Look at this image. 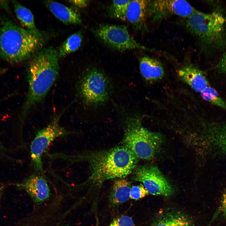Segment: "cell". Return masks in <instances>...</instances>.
I'll use <instances>...</instances> for the list:
<instances>
[{"label": "cell", "instance_id": "484cf974", "mask_svg": "<svg viewBox=\"0 0 226 226\" xmlns=\"http://www.w3.org/2000/svg\"><path fill=\"white\" fill-rule=\"evenodd\" d=\"M89 1L84 0H70L69 2L76 7L79 8H85L88 5Z\"/></svg>", "mask_w": 226, "mask_h": 226}, {"label": "cell", "instance_id": "f1b7e54d", "mask_svg": "<svg viewBox=\"0 0 226 226\" xmlns=\"http://www.w3.org/2000/svg\"><path fill=\"white\" fill-rule=\"evenodd\" d=\"M185 226H195V224L193 223V222H192L189 224L185 225Z\"/></svg>", "mask_w": 226, "mask_h": 226}, {"label": "cell", "instance_id": "d6986e66", "mask_svg": "<svg viewBox=\"0 0 226 226\" xmlns=\"http://www.w3.org/2000/svg\"><path fill=\"white\" fill-rule=\"evenodd\" d=\"M83 35L80 31L69 35L62 44L57 51L59 58H63L77 50L81 46Z\"/></svg>", "mask_w": 226, "mask_h": 226}, {"label": "cell", "instance_id": "9a60e30c", "mask_svg": "<svg viewBox=\"0 0 226 226\" xmlns=\"http://www.w3.org/2000/svg\"><path fill=\"white\" fill-rule=\"evenodd\" d=\"M46 6L53 14L65 24H80L82 19L79 13L61 3L52 1L45 2Z\"/></svg>", "mask_w": 226, "mask_h": 226}, {"label": "cell", "instance_id": "ba28073f", "mask_svg": "<svg viewBox=\"0 0 226 226\" xmlns=\"http://www.w3.org/2000/svg\"><path fill=\"white\" fill-rule=\"evenodd\" d=\"M96 36L107 46L119 51L135 49L152 51L137 42L124 25L102 24L94 31Z\"/></svg>", "mask_w": 226, "mask_h": 226}, {"label": "cell", "instance_id": "d4e9b609", "mask_svg": "<svg viewBox=\"0 0 226 226\" xmlns=\"http://www.w3.org/2000/svg\"><path fill=\"white\" fill-rule=\"evenodd\" d=\"M218 210L219 214L226 220V189L223 192L220 201V205Z\"/></svg>", "mask_w": 226, "mask_h": 226}, {"label": "cell", "instance_id": "5b68a950", "mask_svg": "<svg viewBox=\"0 0 226 226\" xmlns=\"http://www.w3.org/2000/svg\"><path fill=\"white\" fill-rule=\"evenodd\" d=\"M112 91L110 79L96 67H91L86 71L78 83V95L83 103L88 107L103 105L110 98Z\"/></svg>", "mask_w": 226, "mask_h": 226}, {"label": "cell", "instance_id": "1f68e13d", "mask_svg": "<svg viewBox=\"0 0 226 226\" xmlns=\"http://www.w3.org/2000/svg\"><path fill=\"white\" fill-rule=\"evenodd\" d=\"M68 226L67 225H62V226Z\"/></svg>", "mask_w": 226, "mask_h": 226}, {"label": "cell", "instance_id": "52a82bcc", "mask_svg": "<svg viewBox=\"0 0 226 226\" xmlns=\"http://www.w3.org/2000/svg\"><path fill=\"white\" fill-rule=\"evenodd\" d=\"M63 111L54 116L45 127L38 131L31 143L30 147L31 165L36 173L44 175L42 158L50 143L57 137L73 134L59 123Z\"/></svg>", "mask_w": 226, "mask_h": 226}, {"label": "cell", "instance_id": "7a4b0ae2", "mask_svg": "<svg viewBox=\"0 0 226 226\" xmlns=\"http://www.w3.org/2000/svg\"><path fill=\"white\" fill-rule=\"evenodd\" d=\"M80 155L86 157L90 164L89 179L99 185L110 179L125 177L136 168L139 159L124 144L89 155Z\"/></svg>", "mask_w": 226, "mask_h": 226}, {"label": "cell", "instance_id": "cb8c5ba5", "mask_svg": "<svg viewBox=\"0 0 226 226\" xmlns=\"http://www.w3.org/2000/svg\"><path fill=\"white\" fill-rule=\"evenodd\" d=\"M133 221L131 217L123 216L114 219L109 226H134Z\"/></svg>", "mask_w": 226, "mask_h": 226}, {"label": "cell", "instance_id": "ac0fdd59", "mask_svg": "<svg viewBox=\"0 0 226 226\" xmlns=\"http://www.w3.org/2000/svg\"><path fill=\"white\" fill-rule=\"evenodd\" d=\"M13 3L17 18L21 24L27 30L38 36L43 37L42 33L35 26L34 16L30 10L16 1H13Z\"/></svg>", "mask_w": 226, "mask_h": 226}, {"label": "cell", "instance_id": "9c48e42d", "mask_svg": "<svg viewBox=\"0 0 226 226\" xmlns=\"http://www.w3.org/2000/svg\"><path fill=\"white\" fill-rule=\"evenodd\" d=\"M132 179L143 183L149 193L153 195L168 196L173 193L170 183L155 165H145L138 167Z\"/></svg>", "mask_w": 226, "mask_h": 226}, {"label": "cell", "instance_id": "4fadbf2b", "mask_svg": "<svg viewBox=\"0 0 226 226\" xmlns=\"http://www.w3.org/2000/svg\"><path fill=\"white\" fill-rule=\"evenodd\" d=\"M149 0H130L128 6L126 19L137 30H146V20Z\"/></svg>", "mask_w": 226, "mask_h": 226}, {"label": "cell", "instance_id": "5bb4252c", "mask_svg": "<svg viewBox=\"0 0 226 226\" xmlns=\"http://www.w3.org/2000/svg\"><path fill=\"white\" fill-rule=\"evenodd\" d=\"M139 61L140 73L146 81L154 82L164 77V70L160 61L148 56H143L139 58Z\"/></svg>", "mask_w": 226, "mask_h": 226}, {"label": "cell", "instance_id": "f546056e", "mask_svg": "<svg viewBox=\"0 0 226 226\" xmlns=\"http://www.w3.org/2000/svg\"><path fill=\"white\" fill-rule=\"evenodd\" d=\"M2 188L1 187H0V202L2 197Z\"/></svg>", "mask_w": 226, "mask_h": 226}, {"label": "cell", "instance_id": "603a6c76", "mask_svg": "<svg viewBox=\"0 0 226 226\" xmlns=\"http://www.w3.org/2000/svg\"><path fill=\"white\" fill-rule=\"evenodd\" d=\"M212 138L213 143L222 150L226 152V130L214 133Z\"/></svg>", "mask_w": 226, "mask_h": 226}, {"label": "cell", "instance_id": "44dd1931", "mask_svg": "<svg viewBox=\"0 0 226 226\" xmlns=\"http://www.w3.org/2000/svg\"><path fill=\"white\" fill-rule=\"evenodd\" d=\"M200 94L204 100L226 110V102L214 89L208 86Z\"/></svg>", "mask_w": 226, "mask_h": 226}, {"label": "cell", "instance_id": "83f0119b", "mask_svg": "<svg viewBox=\"0 0 226 226\" xmlns=\"http://www.w3.org/2000/svg\"><path fill=\"white\" fill-rule=\"evenodd\" d=\"M218 216V214L217 213L215 212L211 221L207 226H210L212 223L213 222V221H214Z\"/></svg>", "mask_w": 226, "mask_h": 226}, {"label": "cell", "instance_id": "7402d4cb", "mask_svg": "<svg viewBox=\"0 0 226 226\" xmlns=\"http://www.w3.org/2000/svg\"><path fill=\"white\" fill-rule=\"evenodd\" d=\"M149 193L143 184L131 186L130 192V198L135 200H139L148 195Z\"/></svg>", "mask_w": 226, "mask_h": 226}, {"label": "cell", "instance_id": "2e32d148", "mask_svg": "<svg viewBox=\"0 0 226 226\" xmlns=\"http://www.w3.org/2000/svg\"><path fill=\"white\" fill-rule=\"evenodd\" d=\"M192 222L188 216L180 212L166 211L160 213L150 226H185Z\"/></svg>", "mask_w": 226, "mask_h": 226}, {"label": "cell", "instance_id": "8992f818", "mask_svg": "<svg viewBox=\"0 0 226 226\" xmlns=\"http://www.w3.org/2000/svg\"><path fill=\"white\" fill-rule=\"evenodd\" d=\"M185 19V26L188 32L207 43L219 39L226 22L220 13L213 12L207 13L197 10Z\"/></svg>", "mask_w": 226, "mask_h": 226}, {"label": "cell", "instance_id": "6da1fadb", "mask_svg": "<svg viewBox=\"0 0 226 226\" xmlns=\"http://www.w3.org/2000/svg\"><path fill=\"white\" fill-rule=\"evenodd\" d=\"M59 57L52 46L38 51L30 61L28 70V89L20 115L22 123L30 110L44 100L58 76Z\"/></svg>", "mask_w": 226, "mask_h": 226}, {"label": "cell", "instance_id": "277c9868", "mask_svg": "<svg viewBox=\"0 0 226 226\" xmlns=\"http://www.w3.org/2000/svg\"><path fill=\"white\" fill-rule=\"evenodd\" d=\"M127 118L123 144L138 159H153L162 144V136L143 127L137 117L131 116Z\"/></svg>", "mask_w": 226, "mask_h": 226}, {"label": "cell", "instance_id": "e0dca14e", "mask_svg": "<svg viewBox=\"0 0 226 226\" xmlns=\"http://www.w3.org/2000/svg\"><path fill=\"white\" fill-rule=\"evenodd\" d=\"M131 183L123 178L116 180L114 182L110 197V202L113 206L119 205L130 198Z\"/></svg>", "mask_w": 226, "mask_h": 226}, {"label": "cell", "instance_id": "8fae6325", "mask_svg": "<svg viewBox=\"0 0 226 226\" xmlns=\"http://www.w3.org/2000/svg\"><path fill=\"white\" fill-rule=\"evenodd\" d=\"M19 188L25 191L36 205H40L50 197V191L44 175L33 173L18 184Z\"/></svg>", "mask_w": 226, "mask_h": 226}, {"label": "cell", "instance_id": "4316f807", "mask_svg": "<svg viewBox=\"0 0 226 226\" xmlns=\"http://www.w3.org/2000/svg\"><path fill=\"white\" fill-rule=\"evenodd\" d=\"M222 68L226 72V54L224 55L221 62Z\"/></svg>", "mask_w": 226, "mask_h": 226}, {"label": "cell", "instance_id": "30bf717a", "mask_svg": "<svg viewBox=\"0 0 226 226\" xmlns=\"http://www.w3.org/2000/svg\"><path fill=\"white\" fill-rule=\"evenodd\" d=\"M196 10L185 0H149L148 16L156 22L174 15L186 19Z\"/></svg>", "mask_w": 226, "mask_h": 226}, {"label": "cell", "instance_id": "7c38bea8", "mask_svg": "<svg viewBox=\"0 0 226 226\" xmlns=\"http://www.w3.org/2000/svg\"><path fill=\"white\" fill-rule=\"evenodd\" d=\"M178 73L182 81L196 92L201 93L209 86L203 72L191 63H188L181 66Z\"/></svg>", "mask_w": 226, "mask_h": 226}, {"label": "cell", "instance_id": "4dcf8cb0", "mask_svg": "<svg viewBox=\"0 0 226 226\" xmlns=\"http://www.w3.org/2000/svg\"><path fill=\"white\" fill-rule=\"evenodd\" d=\"M3 147L0 143V153L1 152L3 149Z\"/></svg>", "mask_w": 226, "mask_h": 226}, {"label": "cell", "instance_id": "ffe728a7", "mask_svg": "<svg viewBox=\"0 0 226 226\" xmlns=\"http://www.w3.org/2000/svg\"><path fill=\"white\" fill-rule=\"evenodd\" d=\"M130 0H114L112 1L109 8L110 16L123 21L126 19V13Z\"/></svg>", "mask_w": 226, "mask_h": 226}, {"label": "cell", "instance_id": "3957f363", "mask_svg": "<svg viewBox=\"0 0 226 226\" xmlns=\"http://www.w3.org/2000/svg\"><path fill=\"white\" fill-rule=\"evenodd\" d=\"M43 37L21 28L7 18L0 20V56L12 63L22 62L39 50Z\"/></svg>", "mask_w": 226, "mask_h": 226}]
</instances>
